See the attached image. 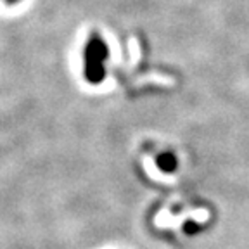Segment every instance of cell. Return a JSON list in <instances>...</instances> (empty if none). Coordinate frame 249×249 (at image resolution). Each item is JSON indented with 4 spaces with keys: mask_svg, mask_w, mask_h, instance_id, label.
Wrapping results in <instances>:
<instances>
[{
    "mask_svg": "<svg viewBox=\"0 0 249 249\" xmlns=\"http://www.w3.org/2000/svg\"><path fill=\"white\" fill-rule=\"evenodd\" d=\"M107 59V47L99 35H92L85 49V78L90 83H99L104 78L102 62Z\"/></svg>",
    "mask_w": 249,
    "mask_h": 249,
    "instance_id": "cell-1",
    "label": "cell"
}]
</instances>
